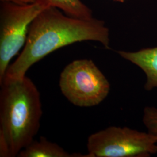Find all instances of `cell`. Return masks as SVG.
I'll return each instance as SVG.
<instances>
[{
  "instance_id": "obj_9",
  "label": "cell",
  "mask_w": 157,
  "mask_h": 157,
  "mask_svg": "<svg viewBox=\"0 0 157 157\" xmlns=\"http://www.w3.org/2000/svg\"><path fill=\"white\" fill-rule=\"evenodd\" d=\"M143 122L148 132L154 137L157 144V108L149 106L145 107L143 111Z\"/></svg>"
},
{
  "instance_id": "obj_7",
  "label": "cell",
  "mask_w": 157,
  "mask_h": 157,
  "mask_svg": "<svg viewBox=\"0 0 157 157\" xmlns=\"http://www.w3.org/2000/svg\"><path fill=\"white\" fill-rule=\"evenodd\" d=\"M19 157H86L81 154H70L55 143L40 137L39 140L34 139L28 146L22 150Z\"/></svg>"
},
{
  "instance_id": "obj_5",
  "label": "cell",
  "mask_w": 157,
  "mask_h": 157,
  "mask_svg": "<svg viewBox=\"0 0 157 157\" xmlns=\"http://www.w3.org/2000/svg\"><path fill=\"white\" fill-rule=\"evenodd\" d=\"M48 6L38 2L21 6L2 1L0 8V83L12 59L25 44L30 25Z\"/></svg>"
},
{
  "instance_id": "obj_1",
  "label": "cell",
  "mask_w": 157,
  "mask_h": 157,
  "mask_svg": "<svg viewBox=\"0 0 157 157\" xmlns=\"http://www.w3.org/2000/svg\"><path fill=\"white\" fill-rule=\"evenodd\" d=\"M94 41L109 48V31L105 23L92 17L66 16L57 8L48 6L30 26L24 48L9 66L0 84L22 79L29 69L51 52L75 43Z\"/></svg>"
},
{
  "instance_id": "obj_6",
  "label": "cell",
  "mask_w": 157,
  "mask_h": 157,
  "mask_svg": "<svg viewBox=\"0 0 157 157\" xmlns=\"http://www.w3.org/2000/svg\"><path fill=\"white\" fill-rule=\"evenodd\" d=\"M118 54L126 60L140 67L144 72L146 82L144 89L147 91L157 87V47L130 52L119 51Z\"/></svg>"
},
{
  "instance_id": "obj_8",
  "label": "cell",
  "mask_w": 157,
  "mask_h": 157,
  "mask_svg": "<svg viewBox=\"0 0 157 157\" xmlns=\"http://www.w3.org/2000/svg\"><path fill=\"white\" fill-rule=\"evenodd\" d=\"M49 6L56 7L65 12L68 16L82 19H90L92 12L80 0H34Z\"/></svg>"
},
{
  "instance_id": "obj_3",
  "label": "cell",
  "mask_w": 157,
  "mask_h": 157,
  "mask_svg": "<svg viewBox=\"0 0 157 157\" xmlns=\"http://www.w3.org/2000/svg\"><path fill=\"white\" fill-rule=\"evenodd\" d=\"M59 86L67 100L79 107L100 104L110 91L108 79L90 59H78L69 63L60 75Z\"/></svg>"
},
{
  "instance_id": "obj_11",
  "label": "cell",
  "mask_w": 157,
  "mask_h": 157,
  "mask_svg": "<svg viewBox=\"0 0 157 157\" xmlns=\"http://www.w3.org/2000/svg\"><path fill=\"white\" fill-rule=\"evenodd\" d=\"M115 1H118V2H124L125 0H115Z\"/></svg>"
},
{
  "instance_id": "obj_2",
  "label": "cell",
  "mask_w": 157,
  "mask_h": 157,
  "mask_svg": "<svg viewBox=\"0 0 157 157\" xmlns=\"http://www.w3.org/2000/svg\"><path fill=\"white\" fill-rule=\"evenodd\" d=\"M0 91V135L7 143L10 157L33 140L43 114L40 94L30 78L5 82Z\"/></svg>"
},
{
  "instance_id": "obj_4",
  "label": "cell",
  "mask_w": 157,
  "mask_h": 157,
  "mask_svg": "<svg viewBox=\"0 0 157 157\" xmlns=\"http://www.w3.org/2000/svg\"><path fill=\"white\" fill-rule=\"evenodd\" d=\"M86 157H149L157 153L153 136L127 127L110 126L90 135Z\"/></svg>"
},
{
  "instance_id": "obj_10",
  "label": "cell",
  "mask_w": 157,
  "mask_h": 157,
  "mask_svg": "<svg viewBox=\"0 0 157 157\" xmlns=\"http://www.w3.org/2000/svg\"><path fill=\"white\" fill-rule=\"evenodd\" d=\"M1 1L12 2L13 4H16L17 5H21V6L28 5V4L36 2V1L34 0H1Z\"/></svg>"
}]
</instances>
